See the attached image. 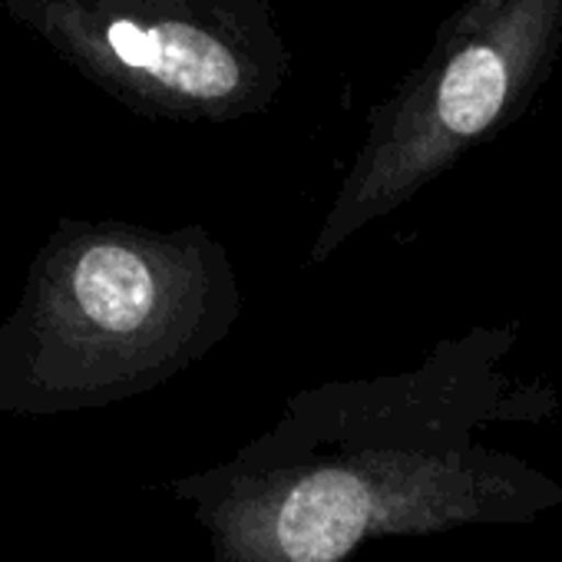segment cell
<instances>
[{"mask_svg": "<svg viewBox=\"0 0 562 562\" xmlns=\"http://www.w3.org/2000/svg\"><path fill=\"white\" fill-rule=\"evenodd\" d=\"M559 27L562 0H506L486 21L457 18L430 67L368 143L318 238V255L486 136L536 80Z\"/></svg>", "mask_w": 562, "mask_h": 562, "instance_id": "2", "label": "cell"}, {"mask_svg": "<svg viewBox=\"0 0 562 562\" xmlns=\"http://www.w3.org/2000/svg\"><path fill=\"white\" fill-rule=\"evenodd\" d=\"M222 281L199 232L64 218L0 322V414H77L156 387L218 338Z\"/></svg>", "mask_w": 562, "mask_h": 562, "instance_id": "1", "label": "cell"}, {"mask_svg": "<svg viewBox=\"0 0 562 562\" xmlns=\"http://www.w3.org/2000/svg\"><path fill=\"white\" fill-rule=\"evenodd\" d=\"M503 4H506V0H470V4L460 11V21H486V18H493Z\"/></svg>", "mask_w": 562, "mask_h": 562, "instance_id": "3", "label": "cell"}]
</instances>
